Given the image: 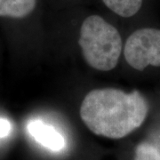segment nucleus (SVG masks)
<instances>
[{
    "label": "nucleus",
    "instance_id": "obj_2",
    "mask_svg": "<svg viewBox=\"0 0 160 160\" xmlns=\"http://www.w3.org/2000/svg\"><path fill=\"white\" fill-rule=\"evenodd\" d=\"M78 44L83 57L93 69L109 71L118 62L122 50L119 32L99 15H91L83 22Z\"/></svg>",
    "mask_w": 160,
    "mask_h": 160
},
{
    "label": "nucleus",
    "instance_id": "obj_1",
    "mask_svg": "<svg viewBox=\"0 0 160 160\" xmlns=\"http://www.w3.org/2000/svg\"><path fill=\"white\" fill-rule=\"evenodd\" d=\"M148 111V102L137 90L127 93L104 88L86 94L80 107V117L93 133L121 139L142 125Z\"/></svg>",
    "mask_w": 160,
    "mask_h": 160
},
{
    "label": "nucleus",
    "instance_id": "obj_7",
    "mask_svg": "<svg viewBox=\"0 0 160 160\" xmlns=\"http://www.w3.org/2000/svg\"><path fill=\"white\" fill-rule=\"evenodd\" d=\"M134 160H160V150L150 143H141L135 149Z\"/></svg>",
    "mask_w": 160,
    "mask_h": 160
},
{
    "label": "nucleus",
    "instance_id": "obj_4",
    "mask_svg": "<svg viewBox=\"0 0 160 160\" xmlns=\"http://www.w3.org/2000/svg\"><path fill=\"white\" fill-rule=\"evenodd\" d=\"M29 135L37 142L52 151H60L65 146L63 136L53 127L39 119L30 120L27 125Z\"/></svg>",
    "mask_w": 160,
    "mask_h": 160
},
{
    "label": "nucleus",
    "instance_id": "obj_8",
    "mask_svg": "<svg viewBox=\"0 0 160 160\" xmlns=\"http://www.w3.org/2000/svg\"><path fill=\"white\" fill-rule=\"evenodd\" d=\"M12 131V124L9 120L0 118V139L7 137Z\"/></svg>",
    "mask_w": 160,
    "mask_h": 160
},
{
    "label": "nucleus",
    "instance_id": "obj_3",
    "mask_svg": "<svg viewBox=\"0 0 160 160\" xmlns=\"http://www.w3.org/2000/svg\"><path fill=\"white\" fill-rule=\"evenodd\" d=\"M127 63L137 70L160 67V29H138L127 38L124 50Z\"/></svg>",
    "mask_w": 160,
    "mask_h": 160
},
{
    "label": "nucleus",
    "instance_id": "obj_6",
    "mask_svg": "<svg viewBox=\"0 0 160 160\" xmlns=\"http://www.w3.org/2000/svg\"><path fill=\"white\" fill-rule=\"evenodd\" d=\"M104 5L121 17H132L141 9L142 0H102Z\"/></svg>",
    "mask_w": 160,
    "mask_h": 160
},
{
    "label": "nucleus",
    "instance_id": "obj_5",
    "mask_svg": "<svg viewBox=\"0 0 160 160\" xmlns=\"http://www.w3.org/2000/svg\"><path fill=\"white\" fill-rule=\"evenodd\" d=\"M37 0H0L1 17L24 18L34 11Z\"/></svg>",
    "mask_w": 160,
    "mask_h": 160
}]
</instances>
